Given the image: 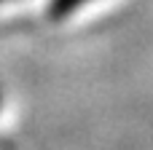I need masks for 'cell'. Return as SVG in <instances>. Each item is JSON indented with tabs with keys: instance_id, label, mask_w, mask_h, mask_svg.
<instances>
[{
	"instance_id": "obj_1",
	"label": "cell",
	"mask_w": 153,
	"mask_h": 150,
	"mask_svg": "<svg viewBox=\"0 0 153 150\" xmlns=\"http://www.w3.org/2000/svg\"><path fill=\"white\" fill-rule=\"evenodd\" d=\"M86 3H91V0H48V19L51 21H65L73 13H78Z\"/></svg>"
},
{
	"instance_id": "obj_2",
	"label": "cell",
	"mask_w": 153,
	"mask_h": 150,
	"mask_svg": "<svg viewBox=\"0 0 153 150\" xmlns=\"http://www.w3.org/2000/svg\"><path fill=\"white\" fill-rule=\"evenodd\" d=\"M0 3H5V0H0Z\"/></svg>"
}]
</instances>
